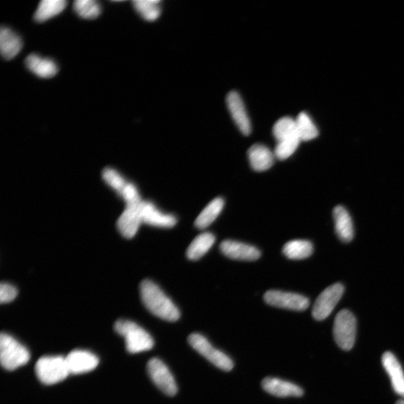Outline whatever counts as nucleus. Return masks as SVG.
I'll return each instance as SVG.
<instances>
[{"mask_svg":"<svg viewBox=\"0 0 404 404\" xmlns=\"http://www.w3.org/2000/svg\"><path fill=\"white\" fill-rule=\"evenodd\" d=\"M139 289L142 301L151 313L170 322L179 319V309L157 284L146 279Z\"/></svg>","mask_w":404,"mask_h":404,"instance_id":"obj_1","label":"nucleus"},{"mask_svg":"<svg viewBox=\"0 0 404 404\" xmlns=\"http://www.w3.org/2000/svg\"><path fill=\"white\" fill-rule=\"evenodd\" d=\"M273 133L277 141L275 156L281 161L290 158L302 141L298 131L296 119L291 117L278 120L273 126Z\"/></svg>","mask_w":404,"mask_h":404,"instance_id":"obj_2","label":"nucleus"},{"mask_svg":"<svg viewBox=\"0 0 404 404\" xmlns=\"http://www.w3.org/2000/svg\"><path fill=\"white\" fill-rule=\"evenodd\" d=\"M116 332L126 339L129 353L147 351L153 347V340L141 325L128 320H118L115 325Z\"/></svg>","mask_w":404,"mask_h":404,"instance_id":"obj_3","label":"nucleus"},{"mask_svg":"<svg viewBox=\"0 0 404 404\" xmlns=\"http://www.w3.org/2000/svg\"><path fill=\"white\" fill-rule=\"evenodd\" d=\"M36 374L42 383L53 385L64 380L70 372L65 357L46 355L36 363Z\"/></svg>","mask_w":404,"mask_h":404,"instance_id":"obj_4","label":"nucleus"},{"mask_svg":"<svg viewBox=\"0 0 404 404\" xmlns=\"http://www.w3.org/2000/svg\"><path fill=\"white\" fill-rule=\"evenodd\" d=\"M30 354L26 347L9 334L0 335V362L9 370H13L26 365Z\"/></svg>","mask_w":404,"mask_h":404,"instance_id":"obj_5","label":"nucleus"},{"mask_svg":"<svg viewBox=\"0 0 404 404\" xmlns=\"http://www.w3.org/2000/svg\"><path fill=\"white\" fill-rule=\"evenodd\" d=\"M334 338L338 347L350 350L355 343L356 320L348 310H343L337 315L333 328Z\"/></svg>","mask_w":404,"mask_h":404,"instance_id":"obj_6","label":"nucleus"},{"mask_svg":"<svg viewBox=\"0 0 404 404\" xmlns=\"http://www.w3.org/2000/svg\"><path fill=\"white\" fill-rule=\"evenodd\" d=\"M188 340V343L195 350L215 366L226 371H229L234 367L230 357L212 346L205 336L198 333H192Z\"/></svg>","mask_w":404,"mask_h":404,"instance_id":"obj_7","label":"nucleus"},{"mask_svg":"<svg viewBox=\"0 0 404 404\" xmlns=\"http://www.w3.org/2000/svg\"><path fill=\"white\" fill-rule=\"evenodd\" d=\"M147 370L150 378L166 395L175 396L178 393V386L172 373L159 359L153 358L147 364Z\"/></svg>","mask_w":404,"mask_h":404,"instance_id":"obj_8","label":"nucleus"},{"mask_svg":"<svg viewBox=\"0 0 404 404\" xmlns=\"http://www.w3.org/2000/svg\"><path fill=\"white\" fill-rule=\"evenodd\" d=\"M345 291V288L340 283L334 284L325 288L315 301L313 315L315 320H323L328 318L340 301Z\"/></svg>","mask_w":404,"mask_h":404,"instance_id":"obj_9","label":"nucleus"},{"mask_svg":"<svg viewBox=\"0 0 404 404\" xmlns=\"http://www.w3.org/2000/svg\"><path fill=\"white\" fill-rule=\"evenodd\" d=\"M264 301L270 305L294 310H304L309 306L308 299L303 295L282 291H268Z\"/></svg>","mask_w":404,"mask_h":404,"instance_id":"obj_10","label":"nucleus"},{"mask_svg":"<svg viewBox=\"0 0 404 404\" xmlns=\"http://www.w3.org/2000/svg\"><path fill=\"white\" fill-rule=\"evenodd\" d=\"M126 204V208L119 217L117 228L121 235L128 239L133 238L142 224L141 206L142 201Z\"/></svg>","mask_w":404,"mask_h":404,"instance_id":"obj_11","label":"nucleus"},{"mask_svg":"<svg viewBox=\"0 0 404 404\" xmlns=\"http://www.w3.org/2000/svg\"><path fill=\"white\" fill-rule=\"evenodd\" d=\"M141 216L142 223L154 227L173 228L178 222L175 216L163 213L155 206L152 202L147 201H142Z\"/></svg>","mask_w":404,"mask_h":404,"instance_id":"obj_12","label":"nucleus"},{"mask_svg":"<svg viewBox=\"0 0 404 404\" xmlns=\"http://www.w3.org/2000/svg\"><path fill=\"white\" fill-rule=\"evenodd\" d=\"M227 105L231 116L241 132L245 136L250 135L252 132L251 119L248 116L243 101L237 91H232L228 93Z\"/></svg>","mask_w":404,"mask_h":404,"instance_id":"obj_13","label":"nucleus"},{"mask_svg":"<svg viewBox=\"0 0 404 404\" xmlns=\"http://www.w3.org/2000/svg\"><path fill=\"white\" fill-rule=\"evenodd\" d=\"M70 374L79 375L94 370L99 363L98 357L83 350L71 351L66 357Z\"/></svg>","mask_w":404,"mask_h":404,"instance_id":"obj_14","label":"nucleus"},{"mask_svg":"<svg viewBox=\"0 0 404 404\" xmlns=\"http://www.w3.org/2000/svg\"><path fill=\"white\" fill-rule=\"evenodd\" d=\"M221 252L228 258L238 261H256L261 252L253 246L235 241H225L221 245Z\"/></svg>","mask_w":404,"mask_h":404,"instance_id":"obj_15","label":"nucleus"},{"mask_svg":"<svg viewBox=\"0 0 404 404\" xmlns=\"http://www.w3.org/2000/svg\"><path fill=\"white\" fill-rule=\"evenodd\" d=\"M261 386L264 391L279 398L302 397L304 394L298 385L275 378L263 379Z\"/></svg>","mask_w":404,"mask_h":404,"instance_id":"obj_16","label":"nucleus"},{"mask_svg":"<svg viewBox=\"0 0 404 404\" xmlns=\"http://www.w3.org/2000/svg\"><path fill=\"white\" fill-rule=\"evenodd\" d=\"M382 363L391 379L394 391L404 398V373L396 357L391 352H385L382 357Z\"/></svg>","mask_w":404,"mask_h":404,"instance_id":"obj_17","label":"nucleus"},{"mask_svg":"<svg viewBox=\"0 0 404 404\" xmlns=\"http://www.w3.org/2000/svg\"><path fill=\"white\" fill-rule=\"evenodd\" d=\"M248 158L254 170L263 172L272 167L276 156L267 146L256 144L248 149Z\"/></svg>","mask_w":404,"mask_h":404,"instance_id":"obj_18","label":"nucleus"},{"mask_svg":"<svg viewBox=\"0 0 404 404\" xmlns=\"http://www.w3.org/2000/svg\"><path fill=\"white\" fill-rule=\"evenodd\" d=\"M26 68L41 79H51L58 72L56 62L36 54L29 55L25 60Z\"/></svg>","mask_w":404,"mask_h":404,"instance_id":"obj_19","label":"nucleus"},{"mask_svg":"<svg viewBox=\"0 0 404 404\" xmlns=\"http://www.w3.org/2000/svg\"><path fill=\"white\" fill-rule=\"evenodd\" d=\"M21 38L7 27L0 29V52L2 56L9 60L16 56L22 49Z\"/></svg>","mask_w":404,"mask_h":404,"instance_id":"obj_20","label":"nucleus"},{"mask_svg":"<svg viewBox=\"0 0 404 404\" xmlns=\"http://www.w3.org/2000/svg\"><path fill=\"white\" fill-rule=\"evenodd\" d=\"M336 234L340 241L350 242L353 238V226L348 211L343 206H337L333 211Z\"/></svg>","mask_w":404,"mask_h":404,"instance_id":"obj_21","label":"nucleus"},{"mask_svg":"<svg viewBox=\"0 0 404 404\" xmlns=\"http://www.w3.org/2000/svg\"><path fill=\"white\" fill-rule=\"evenodd\" d=\"M225 202L222 198H216L198 216L195 226L205 229L211 226L218 217L224 208Z\"/></svg>","mask_w":404,"mask_h":404,"instance_id":"obj_22","label":"nucleus"},{"mask_svg":"<svg viewBox=\"0 0 404 404\" xmlns=\"http://www.w3.org/2000/svg\"><path fill=\"white\" fill-rule=\"evenodd\" d=\"M215 243V237L211 233L206 232L197 236L191 243L186 251L190 260L197 261L203 257Z\"/></svg>","mask_w":404,"mask_h":404,"instance_id":"obj_23","label":"nucleus"},{"mask_svg":"<svg viewBox=\"0 0 404 404\" xmlns=\"http://www.w3.org/2000/svg\"><path fill=\"white\" fill-rule=\"evenodd\" d=\"M66 6L65 0H43L36 11L34 19L39 23L49 21L64 11Z\"/></svg>","mask_w":404,"mask_h":404,"instance_id":"obj_24","label":"nucleus"},{"mask_svg":"<svg viewBox=\"0 0 404 404\" xmlns=\"http://www.w3.org/2000/svg\"><path fill=\"white\" fill-rule=\"evenodd\" d=\"M313 253L312 243L304 240H293L283 247L284 255L290 259L301 260L308 258Z\"/></svg>","mask_w":404,"mask_h":404,"instance_id":"obj_25","label":"nucleus"},{"mask_svg":"<svg viewBox=\"0 0 404 404\" xmlns=\"http://www.w3.org/2000/svg\"><path fill=\"white\" fill-rule=\"evenodd\" d=\"M133 5L136 12L147 21H154L160 17V0H135Z\"/></svg>","mask_w":404,"mask_h":404,"instance_id":"obj_26","label":"nucleus"},{"mask_svg":"<svg viewBox=\"0 0 404 404\" xmlns=\"http://www.w3.org/2000/svg\"><path fill=\"white\" fill-rule=\"evenodd\" d=\"M298 131L302 141H310L318 136V130L313 120L305 113L299 114L296 119Z\"/></svg>","mask_w":404,"mask_h":404,"instance_id":"obj_27","label":"nucleus"},{"mask_svg":"<svg viewBox=\"0 0 404 404\" xmlns=\"http://www.w3.org/2000/svg\"><path fill=\"white\" fill-rule=\"evenodd\" d=\"M74 9L84 19H96L101 13L99 4L94 0H76Z\"/></svg>","mask_w":404,"mask_h":404,"instance_id":"obj_28","label":"nucleus"},{"mask_svg":"<svg viewBox=\"0 0 404 404\" xmlns=\"http://www.w3.org/2000/svg\"><path fill=\"white\" fill-rule=\"evenodd\" d=\"M102 177L106 184L110 186L120 196L129 183L116 169L110 167L103 169Z\"/></svg>","mask_w":404,"mask_h":404,"instance_id":"obj_29","label":"nucleus"},{"mask_svg":"<svg viewBox=\"0 0 404 404\" xmlns=\"http://www.w3.org/2000/svg\"><path fill=\"white\" fill-rule=\"evenodd\" d=\"M18 293L16 287L4 283L0 286V302L1 303H10L17 298Z\"/></svg>","mask_w":404,"mask_h":404,"instance_id":"obj_30","label":"nucleus"},{"mask_svg":"<svg viewBox=\"0 0 404 404\" xmlns=\"http://www.w3.org/2000/svg\"><path fill=\"white\" fill-rule=\"evenodd\" d=\"M396 404H404V400H398V401L396 403Z\"/></svg>","mask_w":404,"mask_h":404,"instance_id":"obj_31","label":"nucleus"}]
</instances>
